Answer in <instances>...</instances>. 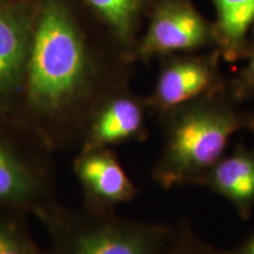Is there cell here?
Listing matches in <instances>:
<instances>
[{"mask_svg":"<svg viewBox=\"0 0 254 254\" xmlns=\"http://www.w3.org/2000/svg\"><path fill=\"white\" fill-rule=\"evenodd\" d=\"M97 77V65L67 7L60 0H45L32 25L25 73L34 111L60 128L75 120L84 134L82 103Z\"/></svg>","mask_w":254,"mask_h":254,"instance_id":"1","label":"cell"},{"mask_svg":"<svg viewBox=\"0 0 254 254\" xmlns=\"http://www.w3.org/2000/svg\"><path fill=\"white\" fill-rule=\"evenodd\" d=\"M221 88L161 114L163 146L152 177L161 189L195 186L225 155L232 136L252 128L254 116Z\"/></svg>","mask_w":254,"mask_h":254,"instance_id":"2","label":"cell"},{"mask_svg":"<svg viewBox=\"0 0 254 254\" xmlns=\"http://www.w3.org/2000/svg\"><path fill=\"white\" fill-rule=\"evenodd\" d=\"M62 254H161L173 226L95 213L56 221Z\"/></svg>","mask_w":254,"mask_h":254,"instance_id":"3","label":"cell"},{"mask_svg":"<svg viewBox=\"0 0 254 254\" xmlns=\"http://www.w3.org/2000/svg\"><path fill=\"white\" fill-rule=\"evenodd\" d=\"M213 43V28L190 1L161 0L133 56L145 60L192 52Z\"/></svg>","mask_w":254,"mask_h":254,"instance_id":"4","label":"cell"},{"mask_svg":"<svg viewBox=\"0 0 254 254\" xmlns=\"http://www.w3.org/2000/svg\"><path fill=\"white\" fill-rule=\"evenodd\" d=\"M146 100L118 90L106 97L91 114L84 131L82 150L111 148V146L147 139Z\"/></svg>","mask_w":254,"mask_h":254,"instance_id":"5","label":"cell"},{"mask_svg":"<svg viewBox=\"0 0 254 254\" xmlns=\"http://www.w3.org/2000/svg\"><path fill=\"white\" fill-rule=\"evenodd\" d=\"M219 88L220 78L214 57H177L161 68L146 104L150 113L160 117Z\"/></svg>","mask_w":254,"mask_h":254,"instance_id":"6","label":"cell"},{"mask_svg":"<svg viewBox=\"0 0 254 254\" xmlns=\"http://www.w3.org/2000/svg\"><path fill=\"white\" fill-rule=\"evenodd\" d=\"M74 171L95 213H112L117 206L132 201L138 189L111 148L84 150Z\"/></svg>","mask_w":254,"mask_h":254,"instance_id":"7","label":"cell"},{"mask_svg":"<svg viewBox=\"0 0 254 254\" xmlns=\"http://www.w3.org/2000/svg\"><path fill=\"white\" fill-rule=\"evenodd\" d=\"M195 186L226 199L243 220H249L254 209V148L238 146L202 174Z\"/></svg>","mask_w":254,"mask_h":254,"instance_id":"8","label":"cell"},{"mask_svg":"<svg viewBox=\"0 0 254 254\" xmlns=\"http://www.w3.org/2000/svg\"><path fill=\"white\" fill-rule=\"evenodd\" d=\"M32 25L23 9L0 6V97L14 93L25 81Z\"/></svg>","mask_w":254,"mask_h":254,"instance_id":"9","label":"cell"},{"mask_svg":"<svg viewBox=\"0 0 254 254\" xmlns=\"http://www.w3.org/2000/svg\"><path fill=\"white\" fill-rule=\"evenodd\" d=\"M217 23L214 43L228 62L247 56V32L254 23V0H213Z\"/></svg>","mask_w":254,"mask_h":254,"instance_id":"10","label":"cell"},{"mask_svg":"<svg viewBox=\"0 0 254 254\" xmlns=\"http://www.w3.org/2000/svg\"><path fill=\"white\" fill-rule=\"evenodd\" d=\"M111 28L123 51H129L147 0H84Z\"/></svg>","mask_w":254,"mask_h":254,"instance_id":"11","label":"cell"},{"mask_svg":"<svg viewBox=\"0 0 254 254\" xmlns=\"http://www.w3.org/2000/svg\"><path fill=\"white\" fill-rule=\"evenodd\" d=\"M34 173L0 141V202L23 201L39 190Z\"/></svg>","mask_w":254,"mask_h":254,"instance_id":"12","label":"cell"},{"mask_svg":"<svg viewBox=\"0 0 254 254\" xmlns=\"http://www.w3.org/2000/svg\"><path fill=\"white\" fill-rule=\"evenodd\" d=\"M161 254H226L198 236L189 220L173 226L172 236Z\"/></svg>","mask_w":254,"mask_h":254,"instance_id":"13","label":"cell"},{"mask_svg":"<svg viewBox=\"0 0 254 254\" xmlns=\"http://www.w3.org/2000/svg\"><path fill=\"white\" fill-rule=\"evenodd\" d=\"M247 56H249V64L241 71L232 91V94L237 100L247 99L254 95V43L249 50Z\"/></svg>","mask_w":254,"mask_h":254,"instance_id":"14","label":"cell"},{"mask_svg":"<svg viewBox=\"0 0 254 254\" xmlns=\"http://www.w3.org/2000/svg\"><path fill=\"white\" fill-rule=\"evenodd\" d=\"M0 254H36L34 251L9 231L0 228Z\"/></svg>","mask_w":254,"mask_h":254,"instance_id":"15","label":"cell"},{"mask_svg":"<svg viewBox=\"0 0 254 254\" xmlns=\"http://www.w3.org/2000/svg\"><path fill=\"white\" fill-rule=\"evenodd\" d=\"M226 254H254V233L247 238L233 251H226Z\"/></svg>","mask_w":254,"mask_h":254,"instance_id":"16","label":"cell"},{"mask_svg":"<svg viewBox=\"0 0 254 254\" xmlns=\"http://www.w3.org/2000/svg\"><path fill=\"white\" fill-rule=\"evenodd\" d=\"M251 131L254 133V120H253V125H252V128H251Z\"/></svg>","mask_w":254,"mask_h":254,"instance_id":"17","label":"cell"}]
</instances>
